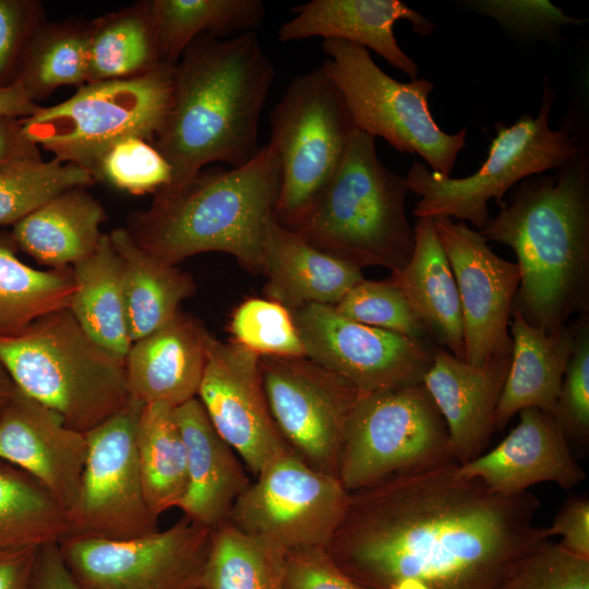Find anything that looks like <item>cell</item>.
<instances>
[{"instance_id":"39","label":"cell","mask_w":589,"mask_h":589,"mask_svg":"<svg viewBox=\"0 0 589 589\" xmlns=\"http://www.w3.org/2000/svg\"><path fill=\"white\" fill-rule=\"evenodd\" d=\"M230 340L259 357H305L292 312L271 299L249 298L232 311Z\"/></svg>"},{"instance_id":"2","label":"cell","mask_w":589,"mask_h":589,"mask_svg":"<svg viewBox=\"0 0 589 589\" xmlns=\"http://www.w3.org/2000/svg\"><path fill=\"white\" fill-rule=\"evenodd\" d=\"M274 77L255 32L202 35L190 44L176 65L169 113L152 143L172 168L168 185L190 180L211 163L240 167L256 156Z\"/></svg>"},{"instance_id":"16","label":"cell","mask_w":589,"mask_h":589,"mask_svg":"<svg viewBox=\"0 0 589 589\" xmlns=\"http://www.w3.org/2000/svg\"><path fill=\"white\" fill-rule=\"evenodd\" d=\"M292 314L305 357L362 394L421 384L437 346L351 321L334 305L309 304Z\"/></svg>"},{"instance_id":"26","label":"cell","mask_w":589,"mask_h":589,"mask_svg":"<svg viewBox=\"0 0 589 589\" xmlns=\"http://www.w3.org/2000/svg\"><path fill=\"white\" fill-rule=\"evenodd\" d=\"M512 316V359L495 411V431L504 430L526 408L552 414L575 346V323L546 333L517 309Z\"/></svg>"},{"instance_id":"14","label":"cell","mask_w":589,"mask_h":589,"mask_svg":"<svg viewBox=\"0 0 589 589\" xmlns=\"http://www.w3.org/2000/svg\"><path fill=\"white\" fill-rule=\"evenodd\" d=\"M263 392L288 448L337 478L347 428L362 393L306 357H260Z\"/></svg>"},{"instance_id":"24","label":"cell","mask_w":589,"mask_h":589,"mask_svg":"<svg viewBox=\"0 0 589 589\" xmlns=\"http://www.w3.org/2000/svg\"><path fill=\"white\" fill-rule=\"evenodd\" d=\"M175 416L185 446L189 480L178 508L190 520L216 529L228 520L251 480L197 397L176 407Z\"/></svg>"},{"instance_id":"31","label":"cell","mask_w":589,"mask_h":589,"mask_svg":"<svg viewBox=\"0 0 589 589\" xmlns=\"http://www.w3.org/2000/svg\"><path fill=\"white\" fill-rule=\"evenodd\" d=\"M149 7L159 57L168 65H177L197 37L255 32L265 15L261 0H152Z\"/></svg>"},{"instance_id":"23","label":"cell","mask_w":589,"mask_h":589,"mask_svg":"<svg viewBox=\"0 0 589 589\" xmlns=\"http://www.w3.org/2000/svg\"><path fill=\"white\" fill-rule=\"evenodd\" d=\"M292 13L277 32L279 41L317 36L350 41L374 50L411 80L417 79L419 67L398 45L394 25L406 20L422 36L435 28L432 21L399 0H312L294 7Z\"/></svg>"},{"instance_id":"20","label":"cell","mask_w":589,"mask_h":589,"mask_svg":"<svg viewBox=\"0 0 589 589\" xmlns=\"http://www.w3.org/2000/svg\"><path fill=\"white\" fill-rule=\"evenodd\" d=\"M518 416V424L501 443L458 465V472L479 479L490 491L504 496L522 494L541 482L565 490L580 484L586 472L552 414L526 408Z\"/></svg>"},{"instance_id":"43","label":"cell","mask_w":589,"mask_h":589,"mask_svg":"<svg viewBox=\"0 0 589 589\" xmlns=\"http://www.w3.org/2000/svg\"><path fill=\"white\" fill-rule=\"evenodd\" d=\"M500 589H589V558L548 541L526 556Z\"/></svg>"},{"instance_id":"17","label":"cell","mask_w":589,"mask_h":589,"mask_svg":"<svg viewBox=\"0 0 589 589\" xmlns=\"http://www.w3.org/2000/svg\"><path fill=\"white\" fill-rule=\"evenodd\" d=\"M433 223L458 289L465 361L481 365L512 356L508 323L520 284L518 265L495 254L465 221L436 217Z\"/></svg>"},{"instance_id":"32","label":"cell","mask_w":589,"mask_h":589,"mask_svg":"<svg viewBox=\"0 0 589 589\" xmlns=\"http://www.w3.org/2000/svg\"><path fill=\"white\" fill-rule=\"evenodd\" d=\"M161 64L149 1L89 22L86 83L137 76Z\"/></svg>"},{"instance_id":"47","label":"cell","mask_w":589,"mask_h":589,"mask_svg":"<svg viewBox=\"0 0 589 589\" xmlns=\"http://www.w3.org/2000/svg\"><path fill=\"white\" fill-rule=\"evenodd\" d=\"M548 538L560 536L558 543L568 552L589 558V500L573 496L557 510L552 525L545 527Z\"/></svg>"},{"instance_id":"4","label":"cell","mask_w":589,"mask_h":589,"mask_svg":"<svg viewBox=\"0 0 589 589\" xmlns=\"http://www.w3.org/2000/svg\"><path fill=\"white\" fill-rule=\"evenodd\" d=\"M279 188V158L267 143L243 166L202 169L181 184L158 190L146 209L130 216L125 229L141 249L172 266L195 254L223 252L262 274Z\"/></svg>"},{"instance_id":"22","label":"cell","mask_w":589,"mask_h":589,"mask_svg":"<svg viewBox=\"0 0 589 589\" xmlns=\"http://www.w3.org/2000/svg\"><path fill=\"white\" fill-rule=\"evenodd\" d=\"M214 337L181 310L135 340L124 358L129 398L176 408L196 397Z\"/></svg>"},{"instance_id":"29","label":"cell","mask_w":589,"mask_h":589,"mask_svg":"<svg viewBox=\"0 0 589 589\" xmlns=\"http://www.w3.org/2000/svg\"><path fill=\"white\" fill-rule=\"evenodd\" d=\"M109 237L122 262L124 313L133 342L171 320L196 286L189 273L141 249L125 228L113 229Z\"/></svg>"},{"instance_id":"36","label":"cell","mask_w":589,"mask_h":589,"mask_svg":"<svg viewBox=\"0 0 589 589\" xmlns=\"http://www.w3.org/2000/svg\"><path fill=\"white\" fill-rule=\"evenodd\" d=\"M67 532L65 513L48 491L0 459V549L43 546Z\"/></svg>"},{"instance_id":"38","label":"cell","mask_w":589,"mask_h":589,"mask_svg":"<svg viewBox=\"0 0 589 589\" xmlns=\"http://www.w3.org/2000/svg\"><path fill=\"white\" fill-rule=\"evenodd\" d=\"M95 182L85 169L57 158L24 159L0 167V226L15 225L59 193Z\"/></svg>"},{"instance_id":"41","label":"cell","mask_w":589,"mask_h":589,"mask_svg":"<svg viewBox=\"0 0 589 589\" xmlns=\"http://www.w3.org/2000/svg\"><path fill=\"white\" fill-rule=\"evenodd\" d=\"M94 179L105 180L131 194L156 193L170 184L172 168L152 143L129 137L106 152Z\"/></svg>"},{"instance_id":"13","label":"cell","mask_w":589,"mask_h":589,"mask_svg":"<svg viewBox=\"0 0 589 589\" xmlns=\"http://www.w3.org/2000/svg\"><path fill=\"white\" fill-rule=\"evenodd\" d=\"M349 492L291 450L271 460L233 504L228 522L284 550L325 548L344 518Z\"/></svg>"},{"instance_id":"33","label":"cell","mask_w":589,"mask_h":589,"mask_svg":"<svg viewBox=\"0 0 589 589\" xmlns=\"http://www.w3.org/2000/svg\"><path fill=\"white\" fill-rule=\"evenodd\" d=\"M136 450L143 493L155 519L179 506L188 489L184 442L175 408L144 405L136 429Z\"/></svg>"},{"instance_id":"44","label":"cell","mask_w":589,"mask_h":589,"mask_svg":"<svg viewBox=\"0 0 589 589\" xmlns=\"http://www.w3.org/2000/svg\"><path fill=\"white\" fill-rule=\"evenodd\" d=\"M43 22L40 3L0 0V85L14 82L22 52Z\"/></svg>"},{"instance_id":"37","label":"cell","mask_w":589,"mask_h":589,"mask_svg":"<svg viewBox=\"0 0 589 589\" xmlns=\"http://www.w3.org/2000/svg\"><path fill=\"white\" fill-rule=\"evenodd\" d=\"M286 554L226 521L213 530L202 589H286Z\"/></svg>"},{"instance_id":"27","label":"cell","mask_w":589,"mask_h":589,"mask_svg":"<svg viewBox=\"0 0 589 589\" xmlns=\"http://www.w3.org/2000/svg\"><path fill=\"white\" fill-rule=\"evenodd\" d=\"M409 263L389 279L402 291L435 345L465 360L464 326L456 280L433 218H419Z\"/></svg>"},{"instance_id":"11","label":"cell","mask_w":589,"mask_h":589,"mask_svg":"<svg viewBox=\"0 0 589 589\" xmlns=\"http://www.w3.org/2000/svg\"><path fill=\"white\" fill-rule=\"evenodd\" d=\"M323 67L338 86L356 128L380 136L400 153L418 154L431 170L450 177L467 130L448 134L440 129L429 107L433 83H404L382 71L370 51L357 44L323 39Z\"/></svg>"},{"instance_id":"42","label":"cell","mask_w":589,"mask_h":589,"mask_svg":"<svg viewBox=\"0 0 589 589\" xmlns=\"http://www.w3.org/2000/svg\"><path fill=\"white\" fill-rule=\"evenodd\" d=\"M575 346L564 374L552 417L567 441L588 445L589 440V317L578 316Z\"/></svg>"},{"instance_id":"30","label":"cell","mask_w":589,"mask_h":589,"mask_svg":"<svg viewBox=\"0 0 589 589\" xmlns=\"http://www.w3.org/2000/svg\"><path fill=\"white\" fill-rule=\"evenodd\" d=\"M71 268L74 291L69 311L95 342L124 359L132 341L124 313L122 262L109 233Z\"/></svg>"},{"instance_id":"25","label":"cell","mask_w":589,"mask_h":589,"mask_svg":"<svg viewBox=\"0 0 589 589\" xmlns=\"http://www.w3.org/2000/svg\"><path fill=\"white\" fill-rule=\"evenodd\" d=\"M264 292L291 312L309 304L336 305L364 279L357 266L306 242L274 217L264 242Z\"/></svg>"},{"instance_id":"46","label":"cell","mask_w":589,"mask_h":589,"mask_svg":"<svg viewBox=\"0 0 589 589\" xmlns=\"http://www.w3.org/2000/svg\"><path fill=\"white\" fill-rule=\"evenodd\" d=\"M286 589H361L329 557L325 548L286 554Z\"/></svg>"},{"instance_id":"45","label":"cell","mask_w":589,"mask_h":589,"mask_svg":"<svg viewBox=\"0 0 589 589\" xmlns=\"http://www.w3.org/2000/svg\"><path fill=\"white\" fill-rule=\"evenodd\" d=\"M477 10L505 27L520 33L556 31L563 25H581L584 20L566 15L549 1H480Z\"/></svg>"},{"instance_id":"49","label":"cell","mask_w":589,"mask_h":589,"mask_svg":"<svg viewBox=\"0 0 589 589\" xmlns=\"http://www.w3.org/2000/svg\"><path fill=\"white\" fill-rule=\"evenodd\" d=\"M32 589H81L61 557L58 542L40 546Z\"/></svg>"},{"instance_id":"19","label":"cell","mask_w":589,"mask_h":589,"mask_svg":"<svg viewBox=\"0 0 589 589\" xmlns=\"http://www.w3.org/2000/svg\"><path fill=\"white\" fill-rule=\"evenodd\" d=\"M85 433L19 388L0 417V459L39 482L67 513L79 493Z\"/></svg>"},{"instance_id":"9","label":"cell","mask_w":589,"mask_h":589,"mask_svg":"<svg viewBox=\"0 0 589 589\" xmlns=\"http://www.w3.org/2000/svg\"><path fill=\"white\" fill-rule=\"evenodd\" d=\"M269 123L280 163L275 218L291 229L334 177L357 128L323 64L288 85Z\"/></svg>"},{"instance_id":"51","label":"cell","mask_w":589,"mask_h":589,"mask_svg":"<svg viewBox=\"0 0 589 589\" xmlns=\"http://www.w3.org/2000/svg\"><path fill=\"white\" fill-rule=\"evenodd\" d=\"M40 108L21 82L15 80L8 85H0V117L25 119Z\"/></svg>"},{"instance_id":"12","label":"cell","mask_w":589,"mask_h":589,"mask_svg":"<svg viewBox=\"0 0 589 589\" xmlns=\"http://www.w3.org/2000/svg\"><path fill=\"white\" fill-rule=\"evenodd\" d=\"M213 530L183 516L132 539L65 536L58 548L81 589H202Z\"/></svg>"},{"instance_id":"34","label":"cell","mask_w":589,"mask_h":589,"mask_svg":"<svg viewBox=\"0 0 589 589\" xmlns=\"http://www.w3.org/2000/svg\"><path fill=\"white\" fill-rule=\"evenodd\" d=\"M10 235H0V337L20 334L36 320L69 308L71 267L38 269L23 263Z\"/></svg>"},{"instance_id":"18","label":"cell","mask_w":589,"mask_h":589,"mask_svg":"<svg viewBox=\"0 0 589 589\" xmlns=\"http://www.w3.org/2000/svg\"><path fill=\"white\" fill-rule=\"evenodd\" d=\"M259 363L257 354L214 338L196 395L215 430L254 477L290 450L272 419Z\"/></svg>"},{"instance_id":"50","label":"cell","mask_w":589,"mask_h":589,"mask_svg":"<svg viewBox=\"0 0 589 589\" xmlns=\"http://www.w3.org/2000/svg\"><path fill=\"white\" fill-rule=\"evenodd\" d=\"M24 159H41L38 146L25 136L21 119L0 117V167Z\"/></svg>"},{"instance_id":"10","label":"cell","mask_w":589,"mask_h":589,"mask_svg":"<svg viewBox=\"0 0 589 589\" xmlns=\"http://www.w3.org/2000/svg\"><path fill=\"white\" fill-rule=\"evenodd\" d=\"M452 462L456 460L447 425L421 383L360 395L347 428L338 480L351 493Z\"/></svg>"},{"instance_id":"8","label":"cell","mask_w":589,"mask_h":589,"mask_svg":"<svg viewBox=\"0 0 589 589\" xmlns=\"http://www.w3.org/2000/svg\"><path fill=\"white\" fill-rule=\"evenodd\" d=\"M554 93L544 83L536 117L522 115L514 124L496 123L488 156L471 176L452 178L414 161L405 177L408 189L420 195L413 215L448 217L470 221L479 231L489 217L488 203H501L519 181L550 169H558L579 151L577 137L549 123Z\"/></svg>"},{"instance_id":"35","label":"cell","mask_w":589,"mask_h":589,"mask_svg":"<svg viewBox=\"0 0 589 589\" xmlns=\"http://www.w3.org/2000/svg\"><path fill=\"white\" fill-rule=\"evenodd\" d=\"M88 43L89 23L44 21L22 52L15 80L36 103L60 86L84 85Z\"/></svg>"},{"instance_id":"3","label":"cell","mask_w":589,"mask_h":589,"mask_svg":"<svg viewBox=\"0 0 589 589\" xmlns=\"http://www.w3.org/2000/svg\"><path fill=\"white\" fill-rule=\"evenodd\" d=\"M588 170L580 146L555 173L522 180L479 231L514 251L520 271L514 309L546 333L588 313Z\"/></svg>"},{"instance_id":"15","label":"cell","mask_w":589,"mask_h":589,"mask_svg":"<svg viewBox=\"0 0 589 589\" xmlns=\"http://www.w3.org/2000/svg\"><path fill=\"white\" fill-rule=\"evenodd\" d=\"M143 404L128 402L85 433L79 493L65 513L67 536L125 540L157 530L145 502L136 450Z\"/></svg>"},{"instance_id":"5","label":"cell","mask_w":589,"mask_h":589,"mask_svg":"<svg viewBox=\"0 0 589 589\" xmlns=\"http://www.w3.org/2000/svg\"><path fill=\"white\" fill-rule=\"evenodd\" d=\"M408 191L405 177L380 160L374 137L357 129L334 177L291 230L360 269L400 271L414 248L405 213Z\"/></svg>"},{"instance_id":"40","label":"cell","mask_w":589,"mask_h":589,"mask_svg":"<svg viewBox=\"0 0 589 589\" xmlns=\"http://www.w3.org/2000/svg\"><path fill=\"white\" fill-rule=\"evenodd\" d=\"M334 308L351 321L434 344L402 291L390 279H363Z\"/></svg>"},{"instance_id":"6","label":"cell","mask_w":589,"mask_h":589,"mask_svg":"<svg viewBox=\"0 0 589 589\" xmlns=\"http://www.w3.org/2000/svg\"><path fill=\"white\" fill-rule=\"evenodd\" d=\"M0 364L16 388L82 433L129 400L124 359L95 342L68 308L0 337Z\"/></svg>"},{"instance_id":"21","label":"cell","mask_w":589,"mask_h":589,"mask_svg":"<svg viewBox=\"0 0 589 589\" xmlns=\"http://www.w3.org/2000/svg\"><path fill=\"white\" fill-rule=\"evenodd\" d=\"M510 359L508 356L471 365L440 346L433 350L422 384L447 425L458 465L476 459L490 444Z\"/></svg>"},{"instance_id":"28","label":"cell","mask_w":589,"mask_h":589,"mask_svg":"<svg viewBox=\"0 0 589 589\" xmlns=\"http://www.w3.org/2000/svg\"><path fill=\"white\" fill-rule=\"evenodd\" d=\"M106 219L103 205L84 187L53 196L13 225L17 249L49 268L71 267L99 244Z\"/></svg>"},{"instance_id":"1","label":"cell","mask_w":589,"mask_h":589,"mask_svg":"<svg viewBox=\"0 0 589 589\" xmlns=\"http://www.w3.org/2000/svg\"><path fill=\"white\" fill-rule=\"evenodd\" d=\"M457 462L349 493L326 546L361 589H500L548 542L530 492L504 496Z\"/></svg>"},{"instance_id":"48","label":"cell","mask_w":589,"mask_h":589,"mask_svg":"<svg viewBox=\"0 0 589 589\" xmlns=\"http://www.w3.org/2000/svg\"><path fill=\"white\" fill-rule=\"evenodd\" d=\"M39 549H0V589H32Z\"/></svg>"},{"instance_id":"7","label":"cell","mask_w":589,"mask_h":589,"mask_svg":"<svg viewBox=\"0 0 589 589\" xmlns=\"http://www.w3.org/2000/svg\"><path fill=\"white\" fill-rule=\"evenodd\" d=\"M176 65L161 64L142 75L85 83L64 101L21 119L25 136L62 163L94 178L106 152L140 137L153 143L169 113Z\"/></svg>"},{"instance_id":"52","label":"cell","mask_w":589,"mask_h":589,"mask_svg":"<svg viewBox=\"0 0 589 589\" xmlns=\"http://www.w3.org/2000/svg\"><path fill=\"white\" fill-rule=\"evenodd\" d=\"M15 389L16 386L14 385L13 381L0 364V417L12 399Z\"/></svg>"}]
</instances>
